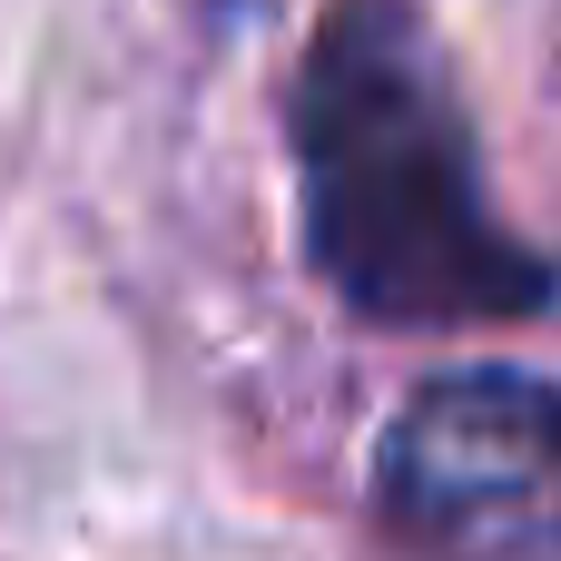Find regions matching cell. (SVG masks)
Instances as JSON below:
<instances>
[{"instance_id": "cell-2", "label": "cell", "mask_w": 561, "mask_h": 561, "mask_svg": "<svg viewBox=\"0 0 561 561\" xmlns=\"http://www.w3.org/2000/svg\"><path fill=\"white\" fill-rule=\"evenodd\" d=\"M375 503L424 561H561V385L513 365L434 375L385 424Z\"/></svg>"}, {"instance_id": "cell-1", "label": "cell", "mask_w": 561, "mask_h": 561, "mask_svg": "<svg viewBox=\"0 0 561 561\" xmlns=\"http://www.w3.org/2000/svg\"><path fill=\"white\" fill-rule=\"evenodd\" d=\"M296 178L316 276L375 325H493L552 266L493 217L463 99L414 0H335L296 69Z\"/></svg>"}]
</instances>
